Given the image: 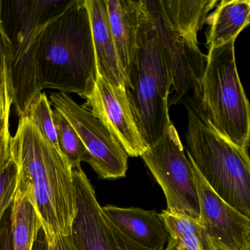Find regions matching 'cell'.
I'll use <instances>...</instances> for the list:
<instances>
[{
  "mask_svg": "<svg viewBox=\"0 0 250 250\" xmlns=\"http://www.w3.org/2000/svg\"><path fill=\"white\" fill-rule=\"evenodd\" d=\"M31 64L38 90L75 93L86 99L97 78L86 0H70L32 35Z\"/></svg>",
  "mask_w": 250,
  "mask_h": 250,
  "instance_id": "obj_1",
  "label": "cell"
},
{
  "mask_svg": "<svg viewBox=\"0 0 250 250\" xmlns=\"http://www.w3.org/2000/svg\"><path fill=\"white\" fill-rule=\"evenodd\" d=\"M19 170L18 187L28 194L47 244L70 235L77 212L74 169L40 130L24 116L10 142Z\"/></svg>",
  "mask_w": 250,
  "mask_h": 250,
  "instance_id": "obj_2",
  "label": "cell"
},
{
  "mask_svg": "<svg viewBox=\"0 0 250 250\" xmlns=\"http://www.w3.org/2000/svg\"><path fill=\"white\" fill-rule=\"evenodd\" d=\"M187 156L209 187L224 201L250 218V159L248 151L217 132L194 102L186 103Z\"/></svg>",
  "mask_w": 250,
  "mask_h": 250,
  "instance_id": "obj_3",
  "label": "cell"
},
{
  "mask_svg": "<svg viewBox=\"0 0 250 250\" xmlns=\"http://www.w3.org/2000/svg\"><path fill=\"white\" fill-rule=\"evenodd\" d=\"M171 86L170 73L146 4L125 89L137 128L148 147L159 140L170 122Z\"/></svg>",
  "mask_w": 250,
  "mask_h": 250,
  "instance_id": "obj_4",
  "label": "cell"
},
{
  "mask_svg": "<svg viewBox=\"0 0 250 250\" xmlns=\"http://www.w3.org/2000/svg\"><path fill=\"white\" fill-rule=\"evenodd\" d=\"M201 91L194 104L221 135L248 151L250 108L235 57V41L208 50Z\"/></svg>",
  "mask_w": 250,
  "mask_h": 250,
  "instance_id": "obj_5",
  "label": "cell"
},
{
  "mask_svg": "<svg viewBox=\"0 0 250 250\" xmlns=\"http://www.w3.org/2000/svg\"><path fill=\"white\" fill-rule=\"evenodd\" d=\"M141 157L163 190L167 210L199 219L200 205L191 163L172 121Z\"/></svg>",
  "mask_w": 250,
  "mask_h": 250,
  "instance_id": "obj_6",
  "label": "cell"
},
{
  "mask_svg": "<svg viewBox=\"0 0 250 250\" xmlns=\"http://www.w3.org/2000/svg\"><path fill=\"white\" fill-rule=\"evenodd\" d=\"M51 105L75 130L89 154V165L102 179L124 178L128 170V155L107 127L70 95L51 93Z\"/></svg>",
  "mask_w": 250,
  "mask_h": 250,
  "instance_id": "obj_7",
  "label": "cell"
},
{
  "mask_svg": "<svg viewBox=\"0 0 250 250\" xmlns=\"http://www.w3.org/2000/svg\"><path fill=\"white\" fill-rule=\"evenodd\" d=\"M146 4L170 73L174 95L169 99V106L182 102L189 91L194 93L196 100L207 62V56L199 48L197 35L176 33L162 21L153 1H146Z\"/></svg>",
  "mask_w": 250,
  "mask_h": 250,
  "instance_id": "obj_8",
  "label": "cell"
},
{
  "mask_svg": "<svg viewBox=\"0 0 250 250\" xmlns=\"http://www.w3.org/2000/svg\"><path fill=\"white\" fill-rule=\"evenodd\" d=\"M190 163L198 194L199 221L204 228L208 250H250V218L219 197Z\"/></svg>",
  "mask_w": 250,
  "mask_h": 250,
  "instance_id": "obj_9",
  "label": "cell"
},
{
  "mask_svg": "<svg viewBox=\"0 0 250 250\" xmlns=\"http://www.w3.org/2000/svg\"><path fill=\"white\" fill-rule=\"evenodd\" d=\"M85 100L83 106L107 127L128 156H141L148 148L133 116L126 89L112 87L97 73L94 90Z\"/></svg>",
  "mask_w": 250,
  "mask_h": 250,
  "instance_id": "obj_10",
  "label": "cell"
},
{
  "mask_svg": "<svg viewBox=\"0 0 250 250\" xmlns=\"http://www.w3.org/2000/svg\"><path fill=\"white\" fill-rule=\"evenodd\" d=\"M77 212L71 235L77 250H121L112 228L81 167L74 169Z\"/></svg>",
  "mask_w": 250,
  "mask_h": 250,
  "instance_id": "obj_11",
  "label": "cell"
},
{
  "mask_svg": "<svg viewBox=\"0 0 250 250\" xmlns=\"http://www.w3.org/2000/svg\"><path fill=\"white\" fill-rule=\"evenodd\" d=\"M109 222L125 236L149 250H164L170 238L160 214L139 208L102 207Z\"/></svg>",
  "mask_w": 250,
  "mask_h": 250,
  "instance_id": "obj_12",
  "label": "cell"
},
{
  "mask_svg": "<svg viewBox=\"0 0 250 250\" xmlns=\"http://www.w3.org/2000/svg\"><path fill=\"white\" fill-rule=\"evenodd\" d=\"M105 3L118 61L128 84L146 3L144 0H105Z\"/></svg>",
  "mask_w": 250,
  "mask_h": 250,
  "instance_id": "obj_13",
  "label": "cell"
},
{
  "mask_svg": "<svg viewBox=\"0 0 250 250\" xmlns=\"http://www.w3.org/2000/svg\"><path fill=\"white\" fill-rule=\"evenodd\" d=\"M86 4L90 15L98 74L112 87L125 89L127 82L117 55L105 0H86Z\"/></svg>",
  "mask_w": 250,
  "mask_h": 250,
  "instance_id": "obj_14",
  "label": "cell"
},
{
  "mask_svg": "<svg viewBox=\"0 0 250 250\" xmlns=\"http://www.w3.org/2000/svg\"><path fill=\"white\" fill-rule=\"evenodd\" d=\"M218 4L206 19L208 50L235 41L250 22V0H222Z\"/></svg>",
  "mask_w": 250,
  "mask_h": 250,
  "instance_id": "obj_15",
  "label": "cell"
},
{
  "mask_svg": "<svg viewBox=\"0 0 250 250\" xmlns=\"http://www.w3.org/2000/svg\"><path fill=\"white\" fill-rule=\"evenodd\" d=\"M218 0H156L153 5L162 21L181 35L198 34Z\"/></svg>",
  "mask_w": 250,
  "mask_h": 250,
  "instance_id": "obj_16",
  "label": "cell"
},
{
  "mask_svg": "<svg viewBox=\"0 0 250 250\" xmlns=\"http://www.w3.org/2000/svg\"><path fill=\"white\" fill-rule=\"evenodd\" d=\"M14 93L11 79V43L0 18V168L11 159L10 116Z\"/></svg>",
  "mask_w": 250,
  "mask_h": 250,
  "instance_id": "obj_17",
  "label": "cell"
},
{
  "mask_svg": "<svg viewBox=\"0 0 250 250\" xmlns=\"http://www.w3.org/2000/svg\"><path fill=\"white\" fill-rule=\"evenodd\" d=\"M11 210L14 250H33L42 224L31 199L21 187L17 188Z\"/></svg>",
  "mask_w": 250,
  "mask_h": 250,
  "instance_id": "obj_18",
  "label": "cell"
},
{
  "mask_svg": "<svg viewBox=\"0 0 250 250\" xmlns=\"http://www.w3.org/2000/svg\"><path fill=\"white\" fill-rule=\"evenodd\" d=\"M159 214L170 238L182 244L186 250H208L204 228L199 219L167 210Z\"/></svg>",
  "mask_w": 250,
  "mask_h": 250,
  "instance_id": "obj_19",
  "label": "cell"
},
{
  "mask_svg": "<svg viewBox=\"0 0 250 250\" xmlns=\"http://www.w3.org/2000/svg\"><path fill=\"white\" fill-rule=\"evenodd\" d=\"M53 119L60 150L73 169L81 167V162L88 163V152L69 122L55 109H53Z\"/></svg>",
  "mask_w": 250,
  "mask_h": 250,
  "instance_id": "obj_20",
  "label": "cell"
},
{
  "mask_svg": "<svg viewBox=\"0 0 250 250\" xmlns=\"http://www.w3.org/2000/svg\"><path fill=\"white\" fill-rule=\"evenodd\" d=\"M45 92L38 95L30 104L27 116L40 130L45 138L60 150L56 128L53 119V109Z\"/></svg>",
  "mask_w": 250,
  "mask_h": 250,
  "instance_id": "obj_21",
  "label": "cell"
},
{
  "mask_svg": "<svg viewBox=\"0 0 250 250\" xmlns=\"http://www.w3.org/2000/svg\"><path fill=\"white\" fill-rule=\"evenodd\" d=\"M18 167L12 159L0 168V228L4 215L14 203L19 180Z\"/></svg>",
  "mask_w": 250,
  "mask_h": 250,
  "instance_id": "obj_22",
  "label": "cell"
},
{
  "mask_svg": "<svg viewBox=\"0 0 250 250\" xmlns=\"http://www.w3.org/2000/svg\"><path fill=\"white\" fill-rule=\"evenodd\" d=\"M0 250H14L11 235V208L4 215L0 228Z\"/></svg>",
  "mask_w": 250,
  "mask_h": 250,
  "instance_id": "obj_23",
  "label": "cell"
},
{
  "mask_svg": "<svg viewBox=\"0 0 250 250\" xmlns=\"http://www.w3.org/2000/svg\"><path fill=\"white\" fill-rule=\"evenodd\" d=\"M108 220V219H107ZM109 222V221H108ZM111 228H112V232L115 235V241L118 244L121 250H149L147 249L141 247L139 244H136L134 241L130 240L128 237L122 233L119 229H117L115 226L112 225L109 222Z\"/></svg>",
  "mask_w": 250,
  "mask_h": 250,
  "instance_id": "obj_24",
  "label": "cell"
},
{
  "mask_svg": "<svg viewBox=\"0 0 250 250\" xmlns=\"http://www.w3.org/2000/svg\"><path fill=\"white\" fill-rule=\"evenodd\" d=\"M48 250H77V249L70 234L55 238L52 243L48 244Z\"/></svg>",
  "mask_w": 250,
  "mask_h": 250,
  "instance_id": "obj_25",
  "label": "cell"
},
{
  "mask_svg": "<svg viewBox=\"0 0 250 250\" xmlns=\"http://www.w3.org/2000/svg\"><path fill=\"white\" fill-rule=\"evenodd\" d=\"M48 244L42 229L39 232L33 245V250H47Z\"/></svg>",
  "mask_w": 250,
  "mask_h": 250,
  "instance_id": "obj_26",
  "label": "cell"
},
{
  "mask_svg": "<svg viewBox=\"0 0 250 250\" xmlns=\"http://www.w3.org/2000/svg\"><path fill=\"white\" fill-rule=\"evenodd\" d=\"M164 250H186V249L178 241L170 238Z\"/></svg>",
  "mask_w": 250,
  "mask_h": 250,
  "instance_id": "obj_27",
  "label": "cell"
},
{
  "mask_svg": "<svg viewBox=\"0 0 250 250\" xmlns=\"http://www.w3.org/2000/svg\"><path fill=\"white\" fill-rule=\"evenodd\" d=\"M224 250V249H216V250Z\"/></svg>",
  "mask_w": 250,
  "mask_h": 250,
  "instance_id": "obj_28",
  "label": "cell"
},
{
  "mask_svg": "<svg viewBox=\"0 0 250 250\" xmlns=\"http://www.w3.org/2000/svg\"><path fill=\"white\" fill-rule=\"evenodd\" d=\"M0 9H1V1H0Z\"/></svg>",
  "mask_w": 250,
  "mask_h": 250,
  "instance_id": "obj_29",
  "label": "cell"
},
{
  "mask_svg": "<svg viewBox=\"0 0 250 250\" xmlns=\"http://www.w3.org/2000/svg\"></svg>",
  "mask_w": 250,
  "mask_h": 250,
  "instance_id": "obj_30",
  "label": "cell"
}]
</instances>
